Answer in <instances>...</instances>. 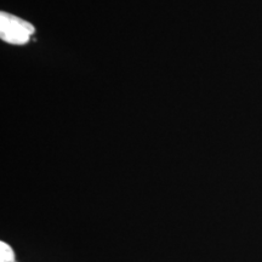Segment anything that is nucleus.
<instances>
[{
	"label": "nucleus",
	"mask_w": 262,
	"mask_h": 262,
	"mask_svg": "<svg viewBox=\"0 0 262 262\" xmlns=\"http://www.w3.org/2000/svg\"><path fill=\"white\" fill-rule=\"evenodd\" d=\"M35 32L34 26L17 16L0 14V38L14 45H25Z\"/></svg>",
	"instance_id": "nucleus-1"
},
{
	"label": "nucleus",
	"mask_w": 262,
	"mask_h": 262,
	"mask_svg": "<svg viewBox=\"0 0 262 262\" xmlns=\"http://www.w3.org/2000/svg\"><path fill=\"white\" fill-rule=\"evenodd\" d=\"M0 262H15L14 250L4 242L0 243Z\"/></svg>",
	"instance_id": "nucleus-2"
}]
</instances>
